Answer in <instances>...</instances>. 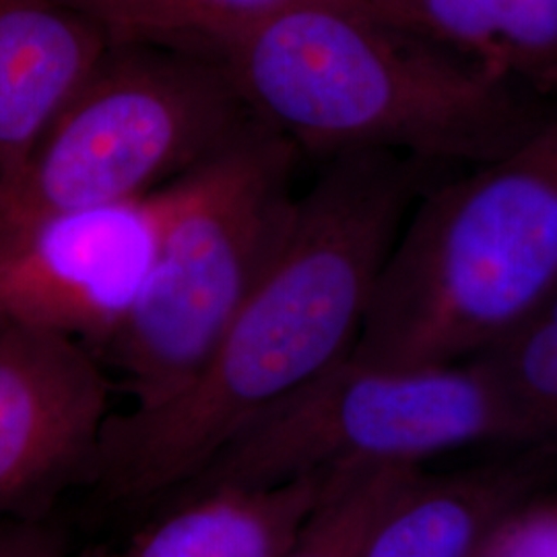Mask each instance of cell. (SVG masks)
<instances>
[{
	"mask_svg": "<svg viewBox=\"0 0 557 557\" xmlns=\"http://www.w3.org/2000/svg\"><path fill=\"white\" fill-rule=\"evenodd\" d=\"M557 289V114L517 149L438 180L380 271L351 358L467 363Z\"/></svg>",
	"mask_w": 557,
	"mask_h": 557,
	"instance_id": "cell-3",
	"label": "cell"
},
{
	"mask_svg": "<svg viewBox=\"0 0 557 557\" xmlns=\"http://www.w3.org/2000/svg\"><path fill=\"white\" fill-rule=\"evenodd\" d=\"M557 485V453L506 444L419 467L374 522L363 557H475L502 522Z\"/></svg>",
	"mask_w": 557,
	"mask_h": 557,
	"instance_id": "cell-9",
	"label": "cell"
},
{
	"mask_svg": "<svg viewBox=\"0 0 557 557\" xmlns=\"http://www.w3.org/2000/svg\"><path fill=\"white\" fill-rule=\"evenodd\" d=\"M380 17L557 103V0H370Z\"/></svg>",
	"mask_w": 557,
	"mask_h": 557,
	"instance_id": "cell-12",
	"label": "cell"
},
{
	"mask_svg": "<svg viewBox=\"0 0 557 557\" xmlns=\"http://www.w3.org/2000/svg\"><path fill=\"white\" fill-rule=\"evenodd\" d=\"M163 188L0 230V324L77 338L98 358L151 273Z\"/></svg>",
	"mask_w": 557,
	"mask_h": 557,
	"instance_id": "cell-7",
	"label": "cell"
},
{
	"mask_svg": "<svg viewBox=\"0 0 557 557\" xmlns=\"http://www.w3.org/2000/svg\"><path fill=\"white\" fill-rule=\"evenodd\" d=\"M298 158L252 116L163 186L151 273L100 354L122 374L133 409L156 407L193 380L277 257L296 215Z\"/></svg>",
	"mask_w": 557,
	"mask_h": 557,
	"instance_id": "cell-4",
	"label": "cell"
},
{
	"mask_svg": "<svg viewBox=\"0 0 557 557\" xmlns=\"http://www.w3.org/2000/svg\"><path fill=\"white\" fill-rule=\"evenodd\" d=\"M2 557H62L57 543L34 529H13Z\"/></svg>",
	"mask_w": 557,
	"mask_h": 557,
	"instance_id": "cell-17",
	"label": "cell"
},
{
	"mask_svg": "<svg viewBox=\"0 0 557 557\" xmlns=\"http://www.w3.org/2000/svg\"><path fill=\"white\" fill-rule=\"evenodd\" d=\"M419 467H356L331 473L324 494L283 557H363L374 522Z\"/></svg>",
	"mask_w": 557,
	"mask_h": 557,
	"instance_id": "cell-15",
	"label": "cell"
},
{
	"mask_svg": "<svg viewBox=\"0 0 557 557\" xmlns=\"http://www.w3.org/2000/svg\"><path fill=\"white\" fill-rule=\"evenodd\" d=\"M527 444L475 361L380 368L347 356L248 423L178 498L356 467H425Z\"/></svg>",
	"mask_w": 557,
	"mask_h": 557,
	"instance_id": "cell-6",
	"label": "cell"
},
{
	"mask_svg": "<svg viewBox=\"0 0 557 557\" xmlns=\"http://www.w3.org/2000/svg\"><path fill=\"white\" fill-rule=\"evenodd\" d=\"M11 535H13V529L0 527V557H2V554H4V549H7V543H9Z\"/></svg>",
	"mask_w": 557,
	"mask_h": 557,
	"instance_id": "cell-18",
	"label": "cell"
},
{
	"mask_svg": "<svg viewBox=\"0 0 557 557\" xmlns=\"http://www.w3.org/2000/svg\"><path fill=\"white\" fill-rule=\"evenodd\" d=\"M475 361L527 444L557 453V289Z\"/></svg>",
	"mask_w": 557,
	"mask_h": 557,
	"instance_id": "cell-14",
	"label": "cell"
},
{
	"mask_svg": "<svg viewBox=\"0 0 557 557\" xmlns=\"http://www.w3.org/2000/svg\"><path fill=\"white\" fill-rule=\"evenodd\" d=\"M108 44L64 0H0V186L20 172Z\"/></svg>",
	"mask_w": 557,
	"mask_h": 557,
	"instance_id": "cell-10",
	"label": "cell"
},
{
	"mask_svg": "<svg viewBox=\"0 0 557 557\" xmlns=\"http://www.w3.org/2000/svg\"><path fill=\"white\" fill-rule=\"evenodd\" d=\"M442 170L393 151L326 160L199 372L160 405L106 421L89 467L101 492L120 502L178 492L262 411L347 358L398 232Z\"/></svg>",
	"mask_w": 557,
	"mask_h": 557,
	"instance_id": "cell-1",
	"label": "cell"
},
{
	"mask_svg": "<svg viewBox=\"0 0 557 557\" xmlns=\"http://www.w3.org/2000/svg\"><path fill=\"white\" fill-rule=\"evenodd\" d=\"M331 473L182 496L122 549L103 557H283Z\"/></svg>",
	"mask_w": 557,
	"mask_h": 557,
	"instance_id": "cell-11",
	"label": "cell"
},
{
	"mask_svg": "<svg viewBox=\"0 0 557 557\" xmlns=\"http://www.w3.org/2000/svg\"><path fill=\"white\" fill-rule=\"evenodd\" d=\"M250 119L218 60L110 41L20 172L0 186V230L147 197Z\"/></svg>",
	"mask_w": 557,
	"mask_h": 557,
	"instance_id": "cell-5",
	"label": "cell"
},
{
	"mask_svg": "<svg viewBox=\"0 0 557 557\" xmlns=\"http://www.w3.org/2000/svg\"><path fill=\"white\" fill-rule=\"evenodd\" d=\"M490 557H557V485L527 502L483 547Z\"/></svg>",
	"mask_w": 557,
	"mask_h": 557,
	"instance_id": "cell-16",
	"label": "cell"
},
{
	"mask_svg": "<svg viewBox=\"0 0 557 557\" xmlns=\"http://www.w3.org/2000/svg\"><path fill=\"white\" fill-rule=\"evenodd\" d=\"M211 59L255 119L299 156L322 160L393 151L446 168L483 165L557 114V103L361 2L285 9L221 44Z\"/></svg>",
	"mask_w": 557,
	"mask_h": 557,
	"instance_id": "cell-2",
	"label": "cell"
},
{
	"mask_svg": "<svg viewBox=\"0 0 557 557\" xmlns=\"http://www.w3.org/2000/svg\"><path fill=\"white\" fill-rule=\"evenodd\" d=\"M110 41L211 57L221 44L285 9L314 0H64ZM361 2L370 0H341Z\"/></svg>",
	"mask_w": 557,
	"mask_h": 557,
	"instance_id": "cell-13",
	"label": "cell"
},
{
	"mask_svg": "<svg viewBox=\"0 0 557 557\" xmlns=\"http://www.w3.org/2000/svg\"><path fill=\"white\" fill-rule=\"evenodd\" d=\"M475 557H490L487 556V554H483V549H481V552H479L478 556Z\"/></svg>",
	"mask_w": 557,
	"mask_h": 557,
	"instance_id": "cell-19",
	"label": "cell"
},
{
	"mask_svg": "<svg viewBox=\"0 0 557 557\" xmlns=\"http://www.w3.org/2000/svg\"><path fill=\"white\" fill-rule=\"evenodd\" d=\"M110 391L103 361L77 338L0 324V515L89 471Z\"/></svg>",
	"mask_w": 557,
	"mask_h": 557,
	"instance_id": "cell-8",
	"label": "cell"
}]
</instances>
